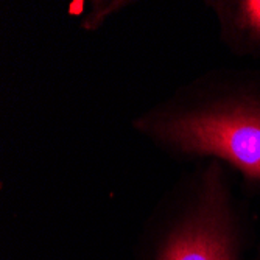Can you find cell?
<instances>
[{"instance_id":"obj_1","label":"cell","mask_w":260,"mask_h":260,"mask_svg":"<svg viewBox=\"0 0 260 260\" xmlns=\"http://www.w3.org/2000/svg\"><path fill=\"white\" fill-rule=\"evenodd\" d=\"M131 128L178 162L218 160L260 197V69L214 67L136 115Z\"/></svg>"},{"instance_id":"obj_2","label":"cell","mask_w":260,"mask_h":260,"mask_svg":"<svg viewBox=\"0 0 260 260\" xmlns=\"http://www.w3.org/2000/svg\"><path fill=\"white\" fill-rule=\"evenodd\" d=\"M252 215L231 170L203 160L181 175L150 210L131 260H246Z\"/></svg>"},{"instance_id":"obj_3","label":"cell","mask_w":260,"mask_h":260,"mask_svg":"<svg viewBox=\"0 0 260 260\" xmlns=\"http://www.w3.org/2000/svg\"><path fill=\"white\" fill-rule=\"evenodd\" d=\"M218 39L237 58L260 62V0H206Z\"/></svg>"},{"instance_id":"obj_4","label":"cell","mask_w":260,"mask_h":260,"mask_svg":"<svg viewBox=\"0 0 260 260\" xmlns=\"http://www.w3.org/2000/svg\"><path fill=\"white\" fill-rule=\"evenodd\" d=\"M126 5H131V2H120V0H100V2H93L90 7V13L83 19L81 25L87 31L97 30L111 14L120 11Z\"/></svg>"},{"instance_id":"obj_5","label":"cell","mask_w":260,"mask_h":260,"mask_svg":"<svg viewBox=\"0 0 260 260\" xmlns=\"http://www.w3.org/2000/svg\"><path fill=\"white\" fill-rule=\"evenodd\" d=\"M252 260H260V246H258V249H257L255 255L252 257Z\"/></svg>"}]
</instances>
